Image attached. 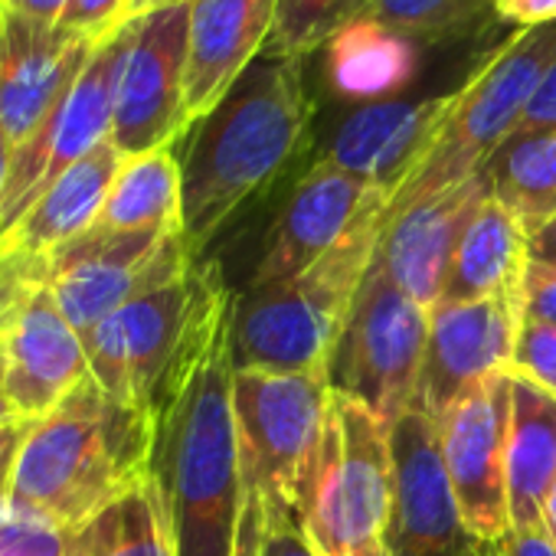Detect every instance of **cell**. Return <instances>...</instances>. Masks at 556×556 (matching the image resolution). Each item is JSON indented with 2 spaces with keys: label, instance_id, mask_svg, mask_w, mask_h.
Here are the masks:
<instances>
[{
  "label": "cell",
  "instance_id": "7dc6e473",
  "mask_svg": "<svg viewBox=\"0 0 556 556\" xmlns=\"http://www.w3.org/2000/svg\"><path fill=\"white\" fill-rule=\"evenodd\" d=\"M0 4H4V0H0Z\"/></svg>",
  "mask_w": 556,
  "mask_h": 556
},
{
  "label": "cell",
  "instance_id": "f35d334b",
  "mask_svg": "<svg viewBox=\"0 0 556 556\" xmlns=\"http://www.w3.org/2000/svg\"><path fill=\"white\" fill-rule=\"evenodd\" d=\"M484 556H556L546 530H507L501 540L488 543Z\"/></svg>",
  "mask_w": 556,
  "mask_h": 556
},
{
  "label": "cell",
  "instance_id": "b9f144b4",
  "mask_svg": "<svg viewBox=\"0 0 556 556\" xmlns=\"http://www.w3.org/2000/svg\"><path fill=\"white\" fill-rule=\"evenodd\" d=\"M530 258L556 265V216L536 236H530Z\"/></svg>",
  "mask_w": 556,
  "mask_h": 556
},
{
  "label": "cell",
  "instance_id": "8d00e7d4",
  "mask_svg": "<svg viewBox=\"0 0 556 556\" xmlns=\"http://www.w3.org/2000/svg\"><path fill=\"white\" fill-rule=\"evenodd\" d=\"M262 556H321V553L312 546L302 517H278L268 527V536L262 543Z\"/></svg>",
  "mask_w": 556,
  "mask_h": 556
},
{
  "label": "cell",
  "instance_id": "5bb4252c",
  "mask_svg": "<svg viewBox=\"0 0 556 556\" xmlns=\"http://www.w3.org/2000/svg\"><path fill=\"white\" fill-rule=\"evenodd\" d=\"M442 462L465 527L494 543L510 530L507 514V429L510 370L491 374L455 400L439 419Z\"/></svg>",
  "mask_w": 556,
  "mask_h": 556
},
{
  "label": "cell",
  "instance_id": "e0dca14e",
  "mask_svg": "<svg viewBox=\"0 0 556 556\" xmlns=\"http://www.w3.org/2000/svg\"><path fill=\"white\" fill-rule=\"evenodd\" d=\"M96 47L60 24H43L0 4V128L14 148L63 102Z\"/></svg>",
  "mask_w": 556,
  "mask_h": 556
},
{
  "label": "cell",
  "instance_id": "d590c367",
  "mask_svg": "<svg viewBox=\"0 0 556 556\" xmlns=\"http://www.w3.org/2000/svg\"><path fill=\"white\" fill-rule=\"evenodd\" d=\"M530 131H556V60L540 76L514 135H530Z\"/></svg>",
  "mask_w": 556,
  "mask_h": 556
},
{
  "label": "cell",
  "instance_id": "f6af8a7d",
  "mask_svg": "<svg viewBox=\"0 0 556 556\" xmlns=\"http://www.w3.org/2000/svg\"><path fill=\"white\" fill-rule=\"evenodd\" d=\"M543 530H546V536L556 546V481H553V488H549V494L543 501Z\"/></svg>",
  "mask_w": 556,
  "mask_h": 556
},
{
  "label": "cell",
  "instance_id": "ab89813d",
  "mask_svg": "<svg viewBox=\"0 0 556 556\" xmlns=\"http://www.w3.org/2000/svg\"><path fill=\"white\" fill-rule=\"evenodd\" d=\"M30 422H11L0 426V514H8V491H11V475L17 465V452L24 445Z\"/></svg>",
  "mask_w": 556,
  "mask_h": 556
},
{
  "label": "cell",
  "instance_id": "7402d4cb",
  "mask_svg": "<svg viewBox=\"0 0 556 556\" xmlns=\"http://www.w3.org/2000/svg\"><path fill=\"white\" fill-rule=\"evenodd\" d=\"M556 481V396L510 374L507 514L510 530H543V501Z\"/></svg>",
  "mask_w": 556,
  "mask_h": 556
},
{
  "label": "cell",
  "instance_id": "4316f807",
  "mask_svg": "<svg viewBox=\"0 0 556 556\" xmlns=\"http://www.w3.org/2000/svg\"><path fill=\"white\" fill-rule=\"evenodd\" d=\"M491 197L536 236L556 216V131L510 135L484 167Z\"/></svg>",
  "mask_w": 556,
  "mask_h": 556
},
{
  "label": "cell",
  "instance_id": "44dd1931",
  "mask_svg": "<svg viewBox=\"0 0 556 556\" xmlns=\"http://www.w3.org/2000/svg\"><path fill=\"white\" fill-rule=\"evenodd\" d=\"M275 0H190L184 105L193 125L265 50Z\"/></svg>",
  "mask_w": 556,
  "mask_h": 556
},
{
  "label": "cell",
  "instance_id": "8fae6325",
  "mask_svg": "<svg viewBox=\"0 0 556 556\" xmlns=\"http://www.w3.org/2000/svg\"><path fill=\"white\" fill-rule=\"evenodd\" d=\"M190 0L131 17L122 27L112 144L122 157L170 148L190 128L184 105Z\"/></svg>",
  "mask_w": 556,
  "mask_h": 556
},
{
  "label": "cell",
  "instance_id": "4fadbf2b",
  "mask_svg": "<svg viewBox=\"0 0 556 556\" xmlns=\"http://www.w3.org/2000/svg\"><path fill=\"white\" fill-rule=\"evenodd\" d=\"M393 491L383 543L390 556H484L462 520L442 448L439 426L422 406H409L390 426Z\"/></svg>",
  "mask_w": 556,
  "mask_h": 556
},
{
  "label": "cell",
  "instance_id": "bcb514c9",
  "mask_svg": "<svg viewBox=\"0 0 556 556\" xmlns=\"http://www.w3.org/2000/svg\"><path fill=\"white\" fill-rule=\"evenodd\" d=\"M354 556H390V549H387V543H383V536H380V540H374V543L361 546Z\"/></svg>",
  "mask_w": 556,
  "mask_h": 556
},
{
  "label": "cell",
  "instance_id": "7bdbcfd3",
  "mask_svg": "<svg viewBox=\"0 0 556 556\" xmlns=\"http://www.w3.org/2000/svg\"><path fill=\"white\" fill-rule=\"evenodd\" d=\"M11 161H14V141L4 135V128H0V210H4V197H8Z\"/></svg>",
  "mask_w": 556,
  "mask_h": 556
},
{
  "label": "cell",
  "instance_id": "ffe728a7",
  "mask_svg": "<svg viewBox=\"0 0 556 556\" xmlns=\"http://www.w3.org/2000/svg\"><path fill=\"white\" fill-rule=\"evenodd\" d=\"M448 102L452 96H435L419 102H403V99L367 102L351 118H344L321 161L383 190L390 203V197L416 170V164L435 141Z\"/></svg>",
  "mask_w": 556,
  "mask_h": 556
},
{
  "label": "cell",
  "instance_id": "277c9868",
  "mask_svg": "<svg viewBox=\"0 0 556 556\" xmlns=\"http://www.w3.org/2000/svg\"><path fill=\"white\" fill-rule=\"evenodd\" d=\"M331 396L325 374L236 370V556H262L268 527L278 517H305Z\"/></svg>",
  "mask_w": 556,
  "mask_h": 556
},
{
  "label": "cell",
  "instance_id": "ac0fdd59",
  "mask_svg": "<svg viewBox=\"0 0 556 556\" xmlns=\"http://www.w3.org/2000/svg\"><path fill=\"white\" fill-rule=\"evenodd\" d=\"M89 377L79 331L63 318L47 278L24 299L4 331V387L24 422L53 413Z\"/></svg>",
  "mask_w": 556,
  "mask_h": 556
},
{
  "label": "cell",
  "instance_id": "ee69618b",
  "mask_svg": "<svg viewBox=\"0 0 556 556\" xmlns=\"http://www.w3.org/2000/svg\"><path fill=\"white\" fill-rule=\"evenodd\" d=\"M11 422H24L17 419L11 400H8V387H4V341H0V426H11Z\"/></svg>",
  "mask_w": 556,
  "mask_h": 556
},
{
  "label": "cell",
  "instance_id": "484cf974",
  "mask_svg": "<svg viewBox=\"0 0 556 556\" xmlns=\"http://www.w3.org/2000/svg\"><path fill=\"white\" fill-rule=\"evenodd\" d=\"M92 229H180V164L174 144L122 161Z\"/></svg>",
  "mask_w": 556,
  "mask_h": 556
},
{
  "label": "cell",
  "instance_id": "2e32d148",
  "mask_svg": "<svg viewBox=\"0 0 556 556\" xmlns=\"http://www.w3.org/2000/svg\"><path fill=\"white\" fill-rule=\"evenodd\" d=\"M380 203L387 206V193L367 180L338 170L328 161L312 164L278 213L268 245L245 289H268L302 275Z\"/></svg>",
  "mask_w": 556,
  "mask_h": 556
},
{
  "label": "cell",
  "instance_id": "60d3db41",
  "mask_svg": "<svg viewBox=\"0 0 556 556\" xmlns=\"http://www.w3.org/2000/svg\"><path fill=\"white\" fill-rule=\"evenodd\" d=\"M4 8L43 24H60L63 11L70 8V0H4Z\"/></svg>",
  "mask_w": 556,
  "mask_h": 556
},
{
  "label": "cell",
  "instance_id": "52a82bcc",
  "mask_svg": "<svg viewBox=\"0 0 556 556\" xmlns=\"http://www.w3.org/2000/svg\"><path fill=\"white\" fill-rule=\"evenodd\" d=\"M553 60L556 21L520 30L488 63H481L471 79L458 92H452L435 141L429 144L416 170L390 197L383 219L403 213L429 193L478 177L497 154V148L517 131L533 89Z\"/></svg>",
  "mask_w": 556,
  "mask_h": 556
},
{
  "label": "cell",
  "instance_id": "3957f363",
  "mask_svg": "<svg viewBox=\"0 0 556 556\" xmlns=\"http://www.w3.org/2000/svg\"><path fill=\"white\" fill-rule=\"evenodd\" d=\"M151 442V413L109 396L89 374L53 413L30 422L8 514L66 536L148 481Z\"/></svg>",
  "mask_w": 556,
  "mask_h": 556
},
{
  "label": "cell",
  "instance_id": "e575fe53",
  "mask_svg": "<svg viewBox=\"0 0 556 556\" xmlns=\"http://www.w3.org/2000/svg\"><path fill=\"white\" fill-rule=\"evenodd\" d=\"M0 556H63V536L0 514Z\"/></svg>",
  "mask_w": 556,
  "mask_h": 556
},
{
  "label": "cell",
  "instance_id": "d4e9b609",
  "mask_svg": "<svg viewBox=\"0 0 556 556\" xmlns=\"http://www.w3.org/2000/svg\"><path fill=\"white\" fill-rule=\"evenodd\" d=\"M328 79L341 96L383 102L419 70V43L374 17L348 21L328 43Z\"/></svg>",
  "mask_w": 556,
  "mask_h": 556
},
{
  "label": "cell",
  "instance_id": "74e56055",
  "mask_svg": "<svg viewBox=\"0 0 556 556\" xmlns=\"http://www.w3.org/2000/svg\"><path fill=\"white\" fill-rule=\"evenodd\" d=\"M494 17L520 30L556 21V0H494Z\"/></svg>",
  "mask_w": 556,
  "mask_h": 556
},
{
  "label": "cell",
  "instance_id": "f546056e",
  "mask_svg": "<svg viewBox=\"0 0 556 556\" xmlns=\"http://www.w3.org/2000/svg\"><path fill=\"white\" fill-rule=\"evenodd\" d=\"M357 14L361 0H275V21L265 50L305 60Z\"/></svg>",
  "mask_w": 556,
  "mask_h": 556
},
{
  "label": "cell",
  "instance_id": "603a6c76",
  "mask_svg": "<svg viewBox=\"0 0 556 556\" xmlns=\"http://www.w3.org/2000/svg\"><path fill=\"white\" fill-rule=\"evenodd\" d=\"M527 262H530L527 229L514 219V213L504 203L488 197L471 216L452 255L439 302L462 305V302L517 295Z\"/></svg>",
  "mask_w": 556,
  "mask_h": 556
},
{
  "label": "cell",
  "instance_id": "9c48e42d",
  "mask_svg": "<svg viewBox=\"0 0 556 556\" xmlns=\"http://www.w3.org/2000/svg\"><path fill=\"white\" fill-rule=\"evenodd\" d=\"M390 422L334 393L302 517L312 546L321 556H354L361 546L380 540L390 517Z\"/></svg>",
  "mask_w": 556,
  "mask_h": 556
},
{
  "label": "cell",
  "instance_id": "7c38bea8",
  "mask_svg": "<svg viewBox=\"0 0 556 556\" xmlns=\"http://www.w3.org/2000/svg\"><path fill=\"white\" fill-rule=\"evenodd\" d=\"M118 56L122 30L92 50L89 63L83 66L63 102L21 148H14L8 197L4 210H0V239L14 232L24 213L53 187V180H60L70 167L112 141Z\"/></svg>",
  "mask_w": 556,
  "mask_h": 556
},
{
  "label": "cell",
  "instance_id": "9a60e30c",
  "mask_svg": "<svg viewBox=\"0 0 556 556\" xmlns=\"http://www.w3.org/2000/svg\"><path fill=\"white\" fill-rule=\"evenodd\" d=\"M517 334V295L462 305L439 302L429 312V338L413 406H422L432 419H439L475 383H481L491 374L510 370Z\"/></svg>",
  "mask_w": 556,
  "mask_h": 556
},
{
  "label": "cell",
  "instance_id": "cb8c5ba5",
  "mask_svg": "<svg viewBox=\"0 0 556 556\" xmlns=\"http://www.w3.org/2000/svg\"><path fill=\"white\" fill-rule=\"evenodd\" d=\"M122 161L125 157L118 154V148L105 141L76 167H70L60 180H53V187L24 213L14 232L4 239H14L24 252L34 255H50L60 245L79 239L96 226Z\"/></svg>",
  "mask_w": 556,
  "mask_h": 556
},
{
  "label": "cell",
  "instance_id": "5b68a950",
  "mask_svg": "<svg viewBox=\"0 0 556 556\" xmlns=\"http://www.w3.org/2000/svg\"><path fill=\"white\" fill-rule=\"evenodd\" d=\"M387 206H374L325 258L268 289L232 292L236 370L325 374L351 302L377 255Z\"/></svg>",
  "mask_w": 556,
  "mask_h": 556
},
{
  "label": "cell",
  "instance_id": "7a4b0ae2",
  "mask_svg": "<svg viewBox=\"0 0 556 556\" xmlns=\"http://www.w3.org/2000/svg\"><path fill=\"white\" fill-rule=\"evenodd\" d=\"M229 312L232 299L151 413L148 478L174 556H236L239 429Z\"/></svg>",
  "mask_w": 556,
  "mask_h": 556
},
{
  "label": "cell",
  "instance_id": "6da1fadb",
  "mask_svg": "<svg viewBox=\"0 0 556 556\" xmlns=\"http://www.w3.org/2000/svg\"><path fill=\"white\" fill-rule=\"evenodd\" d=\"M315 102L305 60L262 50L226 96L174 144L180 229L203 258L216 232L282 177L312 141Z\"/></svg>",
  "mask_w": 556,
  "mask_h": 556
},
{
  "label": "cell",
  "instance_id": "83f0119b",
  "mask_svg": "<svg viewBox=\"0 0 556 556\" xmlns=\"http://www.w3.org/2000/svg\"><path fill=\"white\" fill-rule=\"evenodd\" d=\"M63 556H174L151 478L66 533Z\"/></svg>",
  "mask_w": 556,
  "mask_h": 556
},
{
  "label": "cell",
  "instance_id": "4dcf8cb0",
  "mask_svg": "<svg viewBox=\"0 0 556 556\" xmlns=\"http://www.w3.org/2000/svg\"><path fill=\"white\" fill-rule=\"evenodd\" d=\"M47 278V255L24 252L14 239H0V341L24 305V299Z\"/></svg>",
  "mask_w": 556,
  "mask_h": 556
},
{
  "label": "cell",
  "instance_id": "d6986e66",
  "mask_svg": "<svg viewBox=\"0 0 556 556\" xmlns=\"http://www.w3.org/2000/svg\"><path fill=\"white\" fill-rule=\"evenodd\" d=\"M488 197H491V184L488 174L481 170L478 177L429 193L419 203L406 206L403 213L383 219L380 258L396 278V286L422 308L432 312L439 305L452 255L471 216Z\"/></svg>",
  "mask_w": 556,
  "mask_h": 556
},
{
  "label": "cell",
  "instance_id": "ba28073f",
  "mask_svg": "<svg viewBox=\"0 0 556 556\" xmlns=\"http://www.w3.org/2000/svg\"><path fill=\"white\" fill-rule=\"evenodd\" d=\"M426 338L429 308L396 286L377 245L328 357V387L393 426L416 403Z\"/></svg>",
  "mask_w": 556,
  "mask_h": 556
},
{
  "label": "cell",
  "instance_id": "30bf717a",
  "mask_svg": "<svg viewBox=\"0 0 556 556\" xmlns=\"http://www.w3.org/2000/svg\"><path fill=\"white\" fill-rule=\"evenodd\" d=\"M193 262L184 229H89L47 255V286L86 344L109 315Z\"/></svg>",
  "mask_w": 556,
  "mask_h": 556
},
{
  "label": "cell",
  "instance_id": "d6a6232c",
  "mask_svg": "<svg viewBox=\"0 0 556 556\" xmlns=\"http://www.w3.org/2000/svg\"><path fill=\"white\" fill-rule=\"evenodd\" d=\"M131 21V0H70V8L60 17V27L70 34L102 43L118 34Z\"/></svg>",
  "mask_w": 556,
  "mask_h": 556
},
{
  "label": "cell",
  "instance_id": "836d02e7",
  "mask_svg": "<svg viewBox=\"0 0 556 556\" xmlns=\"http://www.w3.org/2000/svg\"><path fill=\"white\" fill-rule=\"evenodd\" d=\"M520 321L556 328V265L530 258L517 286Z\"/></svg>",
  "mask_w": 556,
  "mask_h": 556
},
{
  "label": "cell",
  "instance_id": "8992f818",
  "mask_svg": "<svg viewBox=\"0 0 556 556\" xmlns=\"http://www.w3.org/2000/svg\"><path fill=\"white\" fill-rule=\"evenodd\" d=\"M229 299L219 262L197 258L180 275L122 305L86 338L92 380L109 396L154 413Z\"/></svg>",
  "mask_w": 556,
  "mask_h": 556
},
{
  "label": "cell",
  "instance_id": "f1b7e54d",
  "mask_svg": "<svg viewBox=\"0 0 556 556\" xmlns=\"http://www.w3.org/2000/svg\"><path fill=\"white\" fill-rule=\"evenodd\" d=\"M357 17H374L416 43H445L478 34L494 17V0H361Z\"/></svg>",
  "mask_w": 556,
  "mask_h": 556
},
{
  "label": "cell",
  "instance_id": "1f68e13d",
  "mask_svg": "<svg viewBox=\"0 0 556 556\" xmlns=\"http://www.w3.org/2000/svg\"><path fill=\"white\" fill-rule=\"evenodd\" d=\"M510 374L536 383L549 396H556V328L520 321V334L514 344Z\"/></svg>",
  "mask_w": 556,
  "mask_h": 556
}]
</instances>
